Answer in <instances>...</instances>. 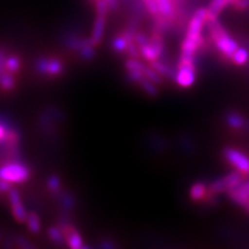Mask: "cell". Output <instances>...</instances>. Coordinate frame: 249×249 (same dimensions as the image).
I'll return each instance as SVG.
<instances>
[{"instance_id":"22","label":"cell","mask_w":249,"mask_h":249,"mask_svg":"<svg viewBox=\"0 0 249 249\" xmlns=\"http://www.w3.org/2000/svg\"><path fill=\"white\" fill-rule=\"evenodd\" d=\"M138 85L143 89V91H144L145 93H148V95L151 96V97H155V96H157V93H158L157 86H156V83L152 82V81L145 79V77H143V79L140 81Z\"/></svg>"},{"instance_id":"10","label":"cell","mask_w":249,"mask_h":249,"mask_svg":"<svg viewBox=\"0 0 249 249\" xmlns=\"http://www.w3.org/2000/svg\"><path fill=\"white\" fill-rule=\"evenodd\" d=\"M107 15L96 14V18L95 21H93L91 36H90L89 40L93 46H96V48L101 44L103 37H104L105 29H107Z\"/></svg>"},{"instance_id":"30","label":"cell","mask_w":249,"mask_h":249,"mask_svg":"<svg viewBox=\"0 0 249 249\" xmlns=\"http://www.w3.org/2000/svg\"><path fill=\"white\" fill-rule=\"evenodd\" d=\"M87 1H89V2H95L96 0H87Z\"/></svg>"},{"instance_id":"6","label":"cell","mask_w":249,"mask_h":249,"mask_svg":"<svg viewBox=\"0 0 249 249\" xmlns=\"http://www.w3.org/2000/svg\"><path fill=\"white\" fill-rule=\"evenodd\" d=\"M242 181H244L242 173L239 172V171H234V172L226 174L225 177L214 180L208 188H209V193L213 195L220 194V193L224 192L229 193L234 187L240 185Z\"/></svg>"},{"instance_id":"11","label":"cell","mask_w":249,"mask_h":249,"mask_svg":"<svg viewBox=\"0 0 249 249\" xmlns=\"http://www.w3.org/2000/svg\"><path fill=\"white\" fill-rule=\"evenodd\" d=\"M174 80H176L177 85L181 88H189L195 83L196 80V73L195 67L191 66H182L178 67L177 74L174 75Z\"/></svg>"},{"instance_id":"19","label":"cell","mask_w":249,"mask_h":249,"mask_svg":"<svg viewBox=\"0 0 249 249\" xmlns=\"http://www.w3.org/2000/svg\"><path fill=\"white\" fill-rule=\"evenodd\" d=\"M21 66H22V61H21L20 57L15 54H11L6 57L5 70L9 71V73L17 74L21 70Z\"/></svg>"},{"instance_id":"23","label":"cell","mask_w":249,"mask_h":249,"mask_svg":"<svg viewBox=\"0 0 249 249\" xmlns=\"http://www.w3.org/2000/svg\"><path fill=\"white\" fill-rule=\"evenodd\" d=\"M46 187H48L50 193L57 194V193L61 191V179L59 178L57 174H52V176H50L48 178Z\"/></svg>"},{"instance_id":"18","label":"cell","mask_w":249,"mask_h":249,"mask_svg":"<svg viewBox=\"0 0 249 249\" xmlns=\"http://www.w3.org/2000/svg\"><path fill=\"white\" fill-rule=\"evenodd\" d=\"M26 224L27 227L29 229V231L34 234L40 232V229H42V223H40V219L35 211H31L27 214L26 218Z\"/></svg>"},{"instance_id":"2","label":"cell","mask_w":249,"mask_h":249,"mask_svg":"<svg viewBox=\"0 0 249 249\" xmlns=\"http://www.w3.org/2000/svg\"><path fill=\"white\" fill-rule=\"evenodd\" d=\"M31 177V170L20 160H5L0 165V179L9 183H23Z\"/></svg>"},{"instance_id":"5","label":"cell","mask_w":249,"mask_h":249,"mask_svg":"<svg viewBox=\"0 0 249 249\" xmlns=\"http://www.w3.org/2000/svg\"><path fill=\"white\" fill-rule=\"evenodd\" d=\"M164 52V42L161 38L160 31L154 29L152 30L151 38L149 40L148 44L143 45L140 48V53L145 60L152 62L158 60Z\"/></svg>"},{"instance_id":"3","label":"cell","mask_w":249,"mask_h":249,"mask_svg":"<svg viewBox=\"0 0 249 249\" xmlns=\"http://www.w3.org/2000/svg\"><path fill=\"white\" fill-rule=\"evenodd\" d=\"M208 24L210 28V34L216 48L219 52L227 58H231L234 51L239 48L238 43L229 35V33L224 29L222 24L219 23L218 18L216 20H208Z\"/></svg>"},{"instance_id":"13","label":"cell","mask_w":249,"mask_h":249,"mask_svg":"<svg viewBox=\"0 0 249 249\" xmlns=\"http://www.w3.org/2000/svg\"><path fill=\"white\" fill-rule=\"evenodd\" d=\"M55 196H57V201L64 213H71L74 210V208H75V197L71 193L60 191L55 194Z\"/></svg>"},{"instance_id":"15","label":"cell","mask_w":249,"mask_h":249,"mask_svg":"<svg viewBox=\"0 0 249 249\" xmlns=\"http://www.w3.org/2000/svg\"><path fill=\"white\" fill-rule=\"evenodd\" d=\"M209 193V188L203 182H195L189 189V197L193 201H202Z\"/></svg>"},{"instance_id":"12","label":"cell","mask_w":249,"mask_h":249,"mask_svg":"<svg viewBox=\"0 0 249 249\" xmlns=\"http://www.w3.org/2000/svg\"><path fill=\"white\" fill-rule=\"evenodd\" d=\"M229 196L236 204L247 208L249 204V181H242L240 185L234 187L229 192Z\"/></svg>"},{"instance_id":"27","label":"cell","mask_w":249,"mask_h":249,"mask_svg":"<svg viewBox=\"0 0 249 249\" xmlns=\"http://www.w3.org/2000/svg\"><path fill=\"white\" fill-rule=\"evenodd\" d=\"M149 40H150V38L145 35V34L141 33V31H138V33L135 34V36H134V42L136 43V45L139 46V48H141V46L148 44Z\"/></svg>"},{"instance_id":"17","label":"cell","mask_w":249,"mask_h":249,"mask_svg":"<svg viewBox=\"0 0 249 249\" xmlns=\"http://www.w3.org/2000/svg\"><path fill=\"white\" fill-rule=\"evenodd\" d=\"M48 238L50 241L53 242L57 246H64L66 244V239H65L62 230L59 226H51L48 229Z\"/></svg>"},{"instance_id":"32","label":"cell","mask_w":249,"mask_h":249,"mask_svg":"<svg viewBox=\"0 0 249 249\" xmlns=\"http://www.w3.org/2000/svg\"><path fill=\"white\" fill-rule=\"evenodd\" d=\"M247 209H248V211H249V204H248V207H247Z\"/></svg>"},{"instance_id":"16","label":"cell","mask_w":249,"mask_h":249,"mask_svg":"<svg viewBox=\"0 0 249 249\" xmlns=\"http://www.w3.org/2000/svg\"><path fill=\"white\" fill-rule=\"evenodd\" d=\"M15 74L13 73H9V71H4L1 77H0V89L2 91L9 92V91H13L17 87V80H15Z\"/></svg>"},{"instance_id":"21","label":"cell","mask_w":249,"mask_h":249,"mask_svg":"<svg viewBox=\"0 0 249 249\" xmlns=\"http://www.w3.org/2000/svg\"><path fill=\"white\" fill-rule=\"evenodd\" d=\"M232 60L234 64L238 65V66H242L246 62L248 61L249 59V53L248 51L244 48H238L234 51V53L232 54Z\"/></svg>"},{"instance_id":"24","label":"cell","mask_w":249,"mask_h":249,"mask_svg":"<svg viewBox=\"0 0 249 249\" xmlns=\"http://www.w3.org/2000/svg\"><path fill=\"white\" fill-rule=\"evenodd\" d=\"M150 66L154 68V70L157 71L158 74H160V75L163 77V76H165V77H171L172 76V71H171V68L167 66V65H165V64H163V62H160V60H155V61H152V62H150Z\"/></svg>"},{"instance_id":"29","label":"cell","mask_w":249,"mask_h":249,"mask_svg":"<svg viewBox=\"0 0 249 249\" xmlns=\"http://www.w3.org/2000/svg\"><path fill=\"white\" fill-rule=\"evenodd\" d=\"M238 1H239V0H230V4H231L232 6H234Z\"/></svg>"},{"instance_id":"14","label":"cell","mask_w":249,"mask_h":249,"mask_svg":"<svg viewBox=\"0 0 249 249\" xmlns=\"http://www.w3.org/2000/svg\"><path fill=\"white\" fill-rule=\"evenodd\" d=\"M230 0H211L208 6V20H216L222 14L227 6H230Z\"/></svg>"},{"instance_id":"26","label":"cell","mask_w":249,"mask_h":249,"mask_svg":"<svg viewBox=\"0 0 249 249\" xmlns=\"http://www.w3.org/2000/svg\"><path fill=\"white\" fill-rule=\"evenodd\" d=\"M11 240L14 242V246H17V247H18V248H34L35 247V246H34L33 244H30V242L28 241L27 239L22 235H14Z\"/></svg>"},{"instance_id":"7","label":"cell","mask_w":249,"mask_h":249,"mask_svg":"<svg viewBox=\"0 0 249 249\" xmlns=\"http://www.w3.org/2000/svg\"><path fill=\"white\" fill-rule=\"evenodd\" d=\"M224 158L233 165V167L242 174H249V157L242 151L234 148H226L224 150Z\"/></svg>"},{"instance_id":"20","label":"cell","mask_w":249,"mask_h":249,"mask_svg":"<svg viewBox=\"0 0 249 249\" xmlns=\"http://www.w3.org/2000/svg\"><path fill=\"white\" fill-rule=\"evenodd\" d=\"M14 127V124L11 121L6 119V118L0 117V144L6 142L7 136L9 134V130Z\"/></svg>"},{"instance_id":"8","label":"cell","mask_w":249,"mask_h":249,"mask_svg":"<svg viewBox=\"0 0 249 249\" xmlns=\"http://www.w3.org/2000/svg\"><path fill=\"white\" fill-rule=\"evenodd\" d=\"M58 226L62 230V233H64L65 239H66V244L68 245V247H71V249H81L86 247L85 244H83V239L81 236L80 232L70 222H67L66 219H61L59 222Z\"/></svg>"},{"instance_id":"28","label":"cell","mask_w":249,"mask_h":249,"mask_svg":"<svg viewBox=\"0 0 249 249\" xmlns=\"http://www.w3.org/2000/svg\"><path fill=\"white\" fill-rule=\"evenodd\" d=\"M99 246H101L102 248H114V247H117L116 245L112 244L111 240H103Z\"/></svg>"},{"instance_id":"31","label":"cell","mask_w":249,"mask_h":249,"mask_svg":"<svg viewBox=\"0 0 249 249\" xmlns=\"http://www.w3.org/2000/svg\"><path fill=\"white\" fill-rule=\"evenodd\" d=\"M0 240H1V231H0Z\"/></svg>"},{"instance_id":"25","label":"cell","mask_w":249,"mask_h":249,"mask_svg":"<svg viewBox=\"0 0 249 249\" xmlns=\"http://www.w3.org/2000/svg\"><path fill=\"white\" fill-rule=\"evenodd\" d=\"M226 123L229 124V126L232 127V128L239 129L241 128V127H244L245 119L238 113H230L226 118Z\"/></svg>"},{"instance_id":"1","label":"cell","mask_w":249,"mask_h":249,"mask_svg":"<svg viewBox=\"0 0 249 249\" xmlns=\"http://www.w3.org/2000/svg\"><path fill=\"white\" fill-rule=\"evenodd\" d=\"M208 22V12L207 8H198L193 15L187 27L185 39L181 43V54L180 59H188L194 60L195 53L203 44V31L204 24Z\"/></svg>"},{"instance_id":"9","label":"cell","mask_w":249,"mask_h":249,"mask_svg":"<svg viewBox=\"0 0 249 249\" xmlns=\"http://www.w3.org/2000/svg\"><path fill=\"white\" fill-rule=\"evenodd\" d=\"M9 204H11V210L12 214H13L14 219L18 223H24L27 218V210L24 208V204L21 198L20 193H18L15 188H11L7 193Z\"/></svg>"},{"instance_id":"4","label":"cell","mask_w":249,"mask_h":249,"mask_svg":"<svg viewBox=\"0 0 249 249\" xmlns=\"http://www.w3.org/2000/svg\"><path fill=\"white\" fill-rule=\"evenodd\" d=\"M35 70L39 75L55 79L65 73V65L58 58L39 57L35 62Z\"/></svg>"}]
</instances>
